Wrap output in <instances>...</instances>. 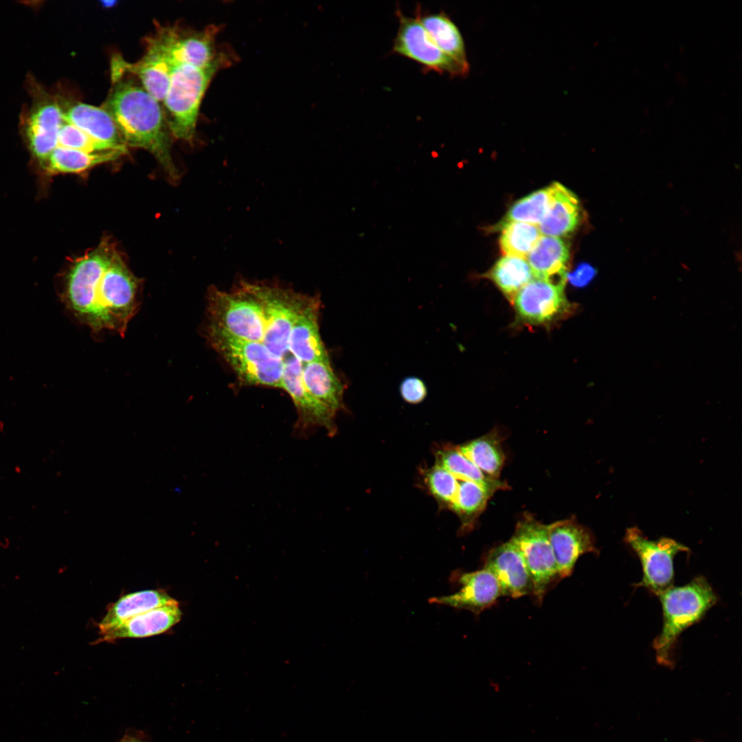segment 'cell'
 <instances>
[{
    "mask_svg": "<svg viewBox=\"0 0 742 742\" xmlns=\"http://www.w3.org/2000/svg\"><path fill=\"white\" fill-rule=\"evenodd\" d=\"M484 568L496 578L502 596L517 598L532 593V583L524 557L510 540L492 548Z\"/></svg>",
    "mask_w": 742,
    "mask_h": 742,
    "instance_id": "17",
    "label": "cell"
},
{
    "mask_svg": "<svg viewBox=\"0 0 742 742\" xmlns=\"http://www.w3.org/2000/svg\"><path fill=\"white\" fill-rule=\"evenodd\" d=\"M400 392L406 402L416 404L423 401L426 397L427 387L421 379L411 376L402 381Z\"/></svg>",
    "mask_w": 742,
    "mask_h": 742,
    "instance_id": "36",
    "label": "cell"
},
{
    "mask_svg": "<svg viewBox=\"0 0 742 742\" xmlns=\"http://www.w3.org/2000/svg\"><path fill=\"white\" fill-rule=\"evenodd\" d=\"M210 345L226 361L243 384L281 387L283 361L262 342L245 340L209 324Z\"/></svg>",
    "mask_w": 742,
    "mask_h": 742,
    "instance_id": "5",
    "label": "cell"
},
{
    "mask_svg": "<svg viewBox=\"0 0 742 742\" xmlns=\"http://www.w3.org/2000/svg\"><path fill=\"white\" fill-rule=\"evenodd\" d=\"M122 742H141V741L137 739L136 738H134V737H124L123 739Z\"/></svg>",
    "mask_w": 742,
    "mask_h": 742,
    "instance_id": "38",
    "label": "cell"
},
{
    "mask_svg": "<svg viewBox=\"0 0 742 742\" xmlns=\"http://www.w3.org/2000/svg\"><path fill=\"white\" fill-rule=\"evenodd\" d=\"M452 578L460 585V589L452 594L431 598L430 603L468 610L477 614L493 605L502 596L496 578L484 567L473 572H456Z\"/></svg>",
    "mask_w": 742,
    "mask_h": 742,
    "instance_id": "15",
    "label": "cell"
},
{
    "mask_svg": "<svg viewBox=\"0 0 742 742\" xmlns=\"http://www.w3.org/2000/svg\"><path fill=\"white\" fill-rule=\"evenodd\" d=\"M458 449L487 476L498 478L504 456L495 435L482 436Z\"/></svg>",
    "mask_w": 742,
    "mask_h": 742,
    "instance_id": "29",
    "label": "cell"
},
{
    "mask_svg": "<svg viewBox=\"0 0 742 742\" xmlns=\"http://www.w3.org/2000/svg\"><path fill=\"white\" fill-rule=\"evenodd\" d=\"M113 82L102 107L112 117L125 145L148 150L171 179H177L170 154L171 134L159 102L135 79L122 76Z\"/></svg>",
    "mask_w": 742,
    "mask_h": 742,
    "instance_id": "2",
    "label": "cell"
},
{
    "mask_svg": "<svg viewBox=\"0 0 742 742\" xmlns=\"http://www.w3.org/2000/svg\"><path fill=\"white\" fill-rule=\"evenodd\" d=\"M552 202V188L550 185L515 202L508 211L502 223L517 221L539 224L549 211Z\"/></svg>",
    "mask_w": 742,
    "mask_h": 742,
    "instance_id": "32",
    "label": "cell"
},
{
    "mask_svg": "<svg viewBox=\"0 0 742 742\" xmlns=\"http://www.w3.org/2000/svg\"><path fill=\"white\" fill-rule=\"evenodd\" d=\"M656 595L662 607L663 626L653 641V648L659 663L672 665L673 651L679 636L700 620L718 598L702 576L683 586H671Z\"/></svg>",
    "mask_w": 742,
    "mask_h": 742,
    "instance_id": "3",
    "label": "cell"
},
{
    "mask_svg": "<svg viewBox=\"0 0 742 742\" xmlns=\"http://www.w3.org/2000/svg\"><path fill=\"white\" fill-rule=\"evenodd\" d=\"M63 120L93 138L126 153L127 147L109 113L102 107L83 102L63 104Z\"/></svg>",
    "mask_w": 742,
    "mask_h": 742,
    "instance_id": "20",
    "label": "cell"
},
{
    "mask_svg": "<svg viewBox=\"0 0 742 742\" xmlns=\"http://www.w3.org/2000/svg\"><path fill=\"white\" fill-rule=\"evenodd\" d=\"M596 269L587 263H581L571 273L567 274V280L574 286H587L596 276Z\"/></svg>",
    "mask_w": 742,
    "mask_h": 742,
    "instance_id": "37",
    "label": "cell"
},
{
    "mask_svg": "<svg viewBox=\"0 0 742 742\" xmlns=\"http://www.w3.org/2000/svg\"><path fill=\"white\" fill-rule=\"evenodd\" d=\"M625 541L642 564V579L637 586L644 587L655 595L672 586L673 559L677 554L688 551L686 546L668 537L650 540L636 527L627 529Z\"/></svg>",
    "mask_w": 742,
    "mask_h": 742,
    "instance_id": "10",
    "label": "cell"
},
{
    "mask_svg": "<svg viewBox=\"0 0 742 742\" xmlns=\"http://www.w3.org/2000/svg\"><path fill=\"white\" fill-rule=\"evenodd\" d=\"M207 311L209 324L233 336L262 342L265 328L262 308L242 281L229 292L210 286Z\"/></svg>",
    "mask_w": 742,
    "mask_h": 742,
    "instance_id": "7",
    "label": "cell"
},
{
    "mask_svg": "<svg viewBox=\"0 0 742 742\" xmlns=\"http://www.w3.org/2000/svg\"><path fill=\"white\" fill-rule=\"evenodd\" d=\"M398 16L399 27L393 47L396 53L438 73L460 76L467 74L435 44L421 24L418 13L415 18L400 12Z\"/></svg>",
    "mask_w": 742,
    "mask_h": 742,
    "instance_id": "12",
    "label": "cell"
},
{
    "mask_svg": "<svg viewBox=\"0 0 742 742\" xmlns=\"http://www.w3.org/2000/svg\"><path fill=\"white\" fill-rule=\"evenodd\" d=\"M302 376L308 392L336 416L343 407L344 388L330 361L302 363Z\"/></svg>",
    "mask_w": 742,
    "mask_h": 742,
    "instance_id": "25",
    "label": "cell"
},
{
    "mask_svg": "<svg viewBox=\"0 0 742 742\" xmlns=\"http://www.w3.org/2000/svg\"><path fill=\"white\" fill-rule=\"evenodd\" d=\"M175 600L163 589H146L124 595L109 605L98 625L100 636L134 616Z\"/></svg>",
    "mask_w": 742,
    "mask_h": 742,
    "instance_id": "23",
    "label": "cell"
},
{
    "mask_svg": "<svg viewBox=\"0 0 742 742\" xmlns=\"http://www.w3.org/2000/svg\"><path fill=\"white\" fill-rule=\"evenodd\" d=\"M219 28L211 25L202 31L186 32L176 27H160L148 40L175 66L188 65L199 68L229 65L231 59L218 50L216 36Z\"/></svg>",
    "mask_w": 742,
    "mask_h": 742,
    "instance_id": "8",
    "label": "cell"
},
{
    "mask_svg": "<svg viewBox=\"0 0 742 742\" xmlns=\"http://www.w3.org/2000/svg\"><path fill=\"white\" fill-rule=\"evenodd\" d=\"M510 540L524 557L532 583V594L541 603L550 586L559 578L548 525L526 517L517 524Z\"/></svg>",
    "mask_w": 742,
    "mask_h": 742,
    "instance_id": "9",
    "label": "cell"
},
{
    "mask_svg": "<svg viewBox=\"0 0 742 742\" xmlns=\"http://www.w3.org/2000/svg\"><path fill=\"white\" fill-rule=\"evenodd\" d=\"M548 533L559 578L572 574L581 556L597 552L592 534L572 520L565 519L548 525Z\"/></svg>",
    "mask_w": 742,
    "mask_h": 742,
    "instance_id": "18",
    "label": "cell"
},
{
    "mask_svg": "<svg viewBox=\"0 0 742 742\" xmlns=\"http://www.w3.org/2000/svg\"><path fill=\"white\" fill-rule=\"evenodd\" d=\"M320 301L313 297L311 303L299 315L289 338L288 350L302 363L330 361L329 356L319 334Z\"/></svg>",
    "mask_w": 742,
    "mask_h": 742,
    "instance_id": "19",
    "label": "cell"
},
{
    "mask_svg": "<svg viewBox=\"0 0 742 742\" xmlns=\"http://www.w3.org/2000/svg\"><path fill=\"white\" fill-rule=\"evenodd\" d=\"M57 146L89 153L117 150L111 146L93 138L64 120L58 131Z\"/></svg>",
    "mask_w": 742,
    "mask_h": 742,
    "instance_id": "34",
    "label": "cell"
},
{
    "mask_svg": "<svg viewBox=\"0 0 742 742\" xmlns=\"http://www.w3.org/2000/svg\"><path fill=\"white\" fill-rule=\"evenodd\" d=\"M60 102L47 93L36 99L23 119V126L34 156L47 161L56 148L58 134L63 123Z\"/></svg>",
    "mask_w": 742,
    "mask_h": 742,
    "instance_id": "14",
    "label": "cell"
},
{
    "mask_svg": "<svg viewBox=\"0 0 742 742\" xmlns=\"http://www.w3.org/2000/svg\"><path fill=\"white\" fill-rule=\"evenodd\" d=\"M512 304L518 292L535 278L524 258L505 256L485 274Z\"/></svg>",
    "mask_w": 742,
    "mask_h": 742,
    "instance_id": "27",
    "label": "cell"
},
{
    "mask_svg": "<svg viewBox=\"0 0 742 742\" xmlns=\"http://www.w3.org/2000/svg\"><path fill=\"white\" fill-rule=\"evenodd\" d=\"M551 186L552 205L538 227L541 234L559 238L575 231L581 221V209L572 191L558 182Z\"/></svg>",
    "mask_w": 742,
    "mask_h": 742,
    "instance_id": "24",
    "label": "cell"
},
{
    "mask_svg": "<svg viewBox=\"0 0 742 742\" xmlns=\"http://www.w3.org/2000/svg\"><path fill=\"white\" fill-rule=\"evenodd\" d=\"M281 387L291 396L297 409L298 419L296 429L301 436L306 435L314 427H324L330 434L335 432V418L327 408L316 400L306 390L302 381V363L288 353L283 359Z\"/></svg>",
    "mask_w": 742,
    "mask_h": 742,
    "instance_id": "13",
    "label": "cell"
},
{
    "mask_svg": "<svg viewBox=\"0 0 742 742\" xmlns=\"http://www.w3.org/2000/svg\"><path fill=\"white\" fill-rule=\"evenodd\" d=\"M139 281L106 241L78 258L66 278V304L95 333L124 336L137 313Z\"/></svg>",
    "mask_w": 742,
    "mask_h": 742,
    "instance_id": "1",
    "label": "cell"
},
{
    "mask_svg": "<svg viewBox=\"0 0 742 742\" xmlns=\"http://www.w3.org/2000/svg\"><path fill=\"white\" fill-rule=\"evenodd\" d=\"M220 69L216 67L199 68L188 65L173 67L163 101L172 136L190 143L193 141L201 101L212 79Z\"/></svg>",
    "mask_w": 742,
    "mask_h": 742,
    "instance_id": "4",
    "label": "cell"
},
{
    "mask_svg": "<svg viewBox=\"0 0 742 742\" xmlns=\"http://www.w3.org/2000/svg\"><path fill=\"white\" fill-rule=\"evenodd\" d=\"M425 478L434 497L450 507L457 493L459 480L438 463L427 471Z\"/></svg>",
    "mask_w": 742,
    "mask_h": 742,
    "instance_id": "35",
    "label": "cell"
},
{
    "mask_svg": "<svg viewBox=\"0 0 742 742\" xmlns=\"http://www.w3.org/2000/svg\"><path fill=\"white\" fill-rule=\"evenodd\" d=\"M122 154L125 153L120 150L89 153L57 146L52 152L47 161L49 169L54 172L78 173L100 164L115 161Z\"/></svg>",
    "mask_w": 742,
    "mask_h": 742,
    "instance_id": "28",
    "label": "cell"
},
{
    "mask_svg": "<svg viewBox=\"0 0 742 742\" xmlns=\"http://www.w3.org/2000/svg\"><path fill=\"white\" fill-rule=\"evenodd\" d=\"M527 257L535 278L565 284L570 251L562 239L541 236Z\"/></svg>",
    "mask_w": 742,
    "mask_h": 742,
    "instance_id": "22",
    "label": "cell"
},
{
    "mask_svg": "<svg viewBox=\"0 0 742 742\" xmlns=\"http://www.w3.org/2000/svg\"><path fill=\"white\" fill-rule=\"evenodd\" d=\"M417 13L421 24L438 48L468 74L469 65L464 43L456 24L443 12L422 16L418 10Z\"/></svg>",
    "mask_w": 742,
    "mask_h": 742,
    "instance_id": "26",
    "label": "cell"
},
{
    "mask_svg": "<svg viewBox=\"0 0 742 742\" xmlns=\"http://www.w3.org/2000/svg\"><path fill=\"white\" fill-rule=\"evenodd\" d=\"M173 67L161 52L148 42L146 54L135 63H128L120 56H115L111 61V78L115 81L123 76L132 74L150 94L163 102Z\"/></svg>",
    "mask_w": 742,
    "mask_h": 742,
    "instance_id": "16",
    "label": "cell"
},
{
    "mask_svg": "<svg viewBox=\"0 0 742 742\" xmlns=\"http://www.w3.org/2000/svg\"><path fill=\"white\" fill-rule=\"evenodd\" d=\"M495 491L473 482L459 480L457 493L450 508L462 519H472L482 511Z\"/></svg>",
    "mask_w": 742,
    "mask_h": 742,
    "instance_id": "33",
    "label": "cell"
},
{
    "mask_svg": "<svg viewBox=\"0 0 742 742\" xmlns=\"http://www.w3.org/2000/svg\"><path fill=\"white\" fill-rule=\"evenodd\" d=\"M436 458V463L447 469L458 480L473 482L494 491L505 488L504 483L484 474L458 448L441 450L438 451Z\"/></svg>",
    "mask_w": 742,
    "mask_h": 742,
    "instance_id": "31",
    "label": "cell"
},
{
    "mask_svg": "<svg viewBox=\"0 0 742 742\" xmlns=\"http://www.w3.org/2000/svg\"><path fill=\"white\" fill-rule=\"evenodd\" d=\"M182 612L177 600L134 616L100 636L98 642L125 638H146L163 633L178 623Z\"/></svg>",
    "mask_w": 742,
    "mask_h": 742,
    "instance_id": "21",
    "label": "cell"
},
{
    "mask_svg": "<svg viewBox=\"0 0 742 742\" xmlns=\"http://www.w3.org/2000/svg\"><path fill=\"white\" fill-rule=\"evenodd\" d=\"M565 284L534 278L516 295L512 304L517 318L532 326L546 325L567 317L574 309Z\"/></svg>",
    "mask_w": 742,
    "mask_h": 742,
    "instance_id": "11",
    "label": "cell"
},
{
    "mask_svg": "<svg viewBox=\"0 0 742 742\" xmlns=\"http://www.w3.org/2000/svg\"><path fill=\"white\" fill-rule=\"evenodd\" d=\"M499 245L505 256L524 258L541 236L536 225L510 221L500 224Z\"/></svg>",
    "mask_w": 742,
    "mask_h": 742,
    "instance_id": "30",
    "label": "cell"
},
{
    "mask_svg": "<svg viewBox=\"0 0 742 742\" xmlns=\"http://www.w3.org/2000/svg\"><path fill=\"white\" fill-rule=\"evenodd\" d=\"M242 281L262 308L265 325L262 343L271 352L283 359L289 353L291 329L313 296L275 284Z\"/></svg>",
    "mask_w": 742,
    "mask_h": 742,
    "instance_id": "6",
    "label": "cell"
}]
</instances>
